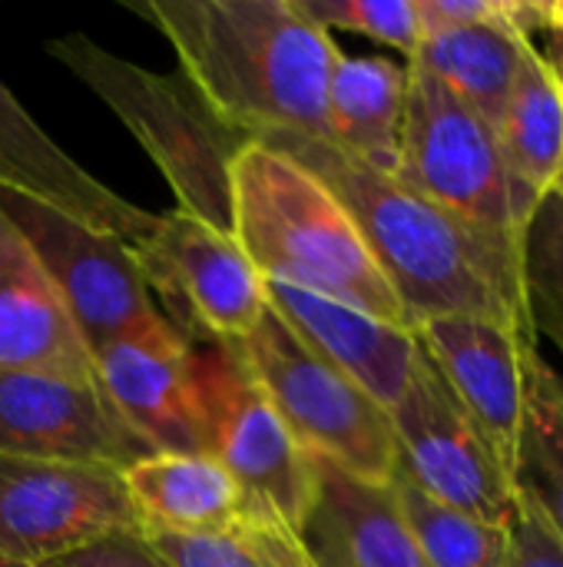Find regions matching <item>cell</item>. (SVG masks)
I'll return each mask as SVG.
<instances>
[{"instance_id": "cell-11", "label": "cell", "mask_w": 563, "mask_h": 567, "mask_svg": "<svg viewBox=\"0 0 563 567\" xmlns=\"http://www.w3.org/2000/svg\"><path fill=\"white\" fill-rule=\"evenodd\" d=\"M119 532H139L123 472L0 452V558L50 565Z\"/></svg>"}, {"instance_id": "cell-8", "label": "cell", "mask_w": 563, "mask_h": 567, "mask_svg": "<svg viewBox=\"0 0 563 567\" xmlns=\"http://www.w3.org/2000/svg\"><path fill=\"white\" fill-rule=\"evenodd\" d=\"M133 256L159 316L192 346H239L269 312L265 279L232 233L183 209L156 213Z\"/></svg>"}, {"instance_id": "cell-10", "label": "cell", "mask_w": 563, "mask_h": 567, "mask_svg": "<svg viewBox=\"0 0 563 567\" xmlns=\"http://www.w3.org/2000/svg\"><path fill=\"white\" fill-rule=\"evenodd\" d=\"M0 213L40 259L90 355L103 342L159 316L126 239L7 186H0Z\"/></svg>"}, {"instance_id": "cell-16", "label": "cell", "mask_w": 563, "mask_h": 567, "mask_svg": "<svg viewBox=\"0 0 563 567\" xmlns=\"http://www.w3.org/2000/svg\"><path fill=\"white\" fill-rule=\"evenodd\" d=\"M0 186L56 206L60 213L83 219L110 236L139 243L156 213H146L86 173L70 153H63L40 123L20 106V100L0 80Z\"/></svg>"}, {"instance_id": "cell-29", "label": "cell", "mask_w": 563, "mask_h": 567, "mask_svg": "<svg viewBox=\"0 0 563 567\" xmlns=\"http://www.w3.org/2000/svg\"><path fill=\"white\" fill-rule=\"evenodd\" d=\"M50 567H169L153 545L139 535V532H119V535H106L86 548H76Z\"/></svg>"}, {"instance_id": "cell-9", "label": "cell", "mask_w": 563, "mask_h": 567, "mask_svg": "<svg viewBox=\"0 0 563 567\" xmlns=\"http://www.w3.org/2000/svg\"><path fill=\"white\" fill-rule=\"evenodd\" d=\"M388 419L398 445L402 478L455 512L504 528L511 525L518 512L511 472L498 458L475 415L451 392L421 342L415 352L411 379L402 399L392 405Z\"/></svg>"}, {"instance_id": "cell-27", "label": "cell", "mask_w": 563, "mask_h": 567, "mask_svg": "<svg viewBox=\"0 0 563 567\" xmlns=\"http://www.w3.org/2000/svg\"><path fill=\"white\" fill-rule=\"evenodd\" d=\"M295 10L322 30H352L382 47L411 56L421 43L415 0H292Z\"/></svg>"}, {"instance_id": "cell-3", "label": "cell", "mask_w": 563, "mask_h": 567, "mask_svg": "<svg viewBox=\"0 0 563 567\" xmlns=\"http://www.w3.org/2000/svg\"><path fill=\"white\" fill-rule=\"evenodd\" d=\"M232 236L265 282L299 286L411 329L335 193L265 143L246 146L232 166Z\"/></svg>"}, {"instance_id": "cell-30", "label": "cell", "mask_w": 563, "mask_h": 567, "mask_svg": "<svg viewBox=\"0 0 563 567\" xmlns=\"http://www.w3.org/2000/svg\"><path fill=\"white\" fill-rule=\"evenodd\" d=\"M551 33H554V30H551ZM548 60H551V66H554V73H557V80H561V90H563V33H554ZM554 193H561L563 196V176H561V183H557V189H554Z\"/></svg>"}, {"instance_id": "cell-12", "label": "cell", "mask_w": 563, "mask_h": 567, "mask_svg": "<svg viewBox=\"0 0 563 567\" xmlns=\"http://www.w3.org/2000/svg\"><path fill=\"white\" fill-rule=\"evenodd\" d=\"M93 382L149 452L209 455L192 342L163 316L93 349Z\"/></svg>"}, {"instance_id": "cell-21", "label": "cell", "mask_w": 563, "mask_h": 567, "mask_svg": "<svg viewBox=\"0 0 563 567\" xmlns=\"http://www.w3.org/2000/svg\"><path fill=\"white\" fill-rule=\"evenodd\" d=\"M534 40L511 20L451 27L425 33L408 66L435 76L471 110H478L494 130L514 90L524 50Z\"/></svg>"}, {"instance_id": "cell-22", "label": "cell", "mask_w": 563, "mask_h": 567, "mask_svg": "<svg viewBox=\"0 0 563 567\" xmlns=\"http://www.w3.org/2000/svg\"><path fill=\"white\" fill-rule=\"evenodd\" d=\"M508 173L521 196L538 209L563 176V90L548 53L524 50L514 90L498 120Z\"/></svg>"}, {"instance_id": "cell-31", "label": "cell", "mask_w": 563, "mask_h": 567, "mask_svg": "<svg viewBox=\"0 0 563 567\" xmlns=\"http://www.w3.org/2000/svg\"><path fill=\"white\" fill-rule=\"evenodd\" d=\"M548 30L563 33V0H551L548 3Z\"/></svg>"}, {"instance_id": "cell-7", "label": "cell", "mask_w": 563, "mask_h": 567, "mask_svg": "<svg viewBox=\"0 0 563 567\" xmlns=\"http://www.w3.org/2000/svg\"><path fill=\"white\" fill-rule=\"evenodd\" d=\"M398 183L445 213L524 239L534 206L514 186L498 130L435 76L408 66V103L402 130Z\"/></svg>"}, {"instance_id": "cell-28", "label": "cell", "mask_w": 563, "mask_h": 567, "mask_svg": "<svg viewBox=\"0 0 563 567\" xmlns=\"http://www.w3.org/2000/svg\"><path fill=\"white\" fill-rule=\"evenodd\" d=\"M508 567H563L561 535L521 498L508 525Z\"/></svg>"}, {"instance_id": "cell-32", "label": "cell", "mask_w": 563, "mask_h": 567, "mask_svg": "<svg viewBox=\"0 0 563 567\" xmlns=\"http://www.w3.org/2000/svg\"><path fill=\"white\" fill-rule=\"evenodd\" d=\"M0 567H50V565H33V561H10V558H0Z\"/></svg>"}, {"instance_id": "cell-14", "label": "cell", "mask_w": 563, "mask_h": 567, "mask_svg": "<svg viewBox=\"0 0 563 567\" xmlns=\"http://www.w3.org/2000/svg\"><path fill=\"white\" fill-rule=\"evenodd\" d=\"M415 336L514 475L538 339L491 319H431Z\"/></svg>"}, {"instance_id": "cell-18", "label": "cell", "mask_w": 563, "mask_h": 567, "mask_svg": "<svg viewBox=\"0 0 563 567\" xmlns=\"http://www.w3.org/2000/svg\"><path fill=\"white\" fill-rule=\"evenodd\" d=\"M319 492L302 525L315 567H431L392 485H368L315 458Z\"/></svg>"}, {"instance_id": "cell-1", "label": "cell", "mask_w": 563, "mask_h": 567, "mask_svg": "<svg viewBox=\"0 0 563 567\" xmlns=\"http://www.w3.org/2000/svg\"><path fill=\"white\" fill-rule=\"evenodd\" d=\"M265 146L292 156L335 193L411 329L431 319H491L534 336L518 239L445 213L395 176L355 163L329 140L285 136Z\"/></svg>"}, {"instance_id": "cell-5", "label": "cell", "mask_w": 563, "mask_h": 567, "mask_svg": "<svg viewBox=\"0 0 563 567\" xmlns=\"http://www.w3.org/2000/svg\"><path fill=\"white\" fill-rule=\"evenodd\" d=\"M236 349L312 458L368 485L395 482L398 445L388 412L362 385L315 355L272 309Z\"/></svg>"}, {"instance_id": "cell-6", "label": "cell", "mask_w": 563, "mask_h": 567, "mask_svg": "<svg viewBox=\"0 0 563 567\" xmlns=\"http://www.w3.org/2000/svg\"><path fill=\"white\" fill-rule=\"evenodd\" d=\"M209 455L242 495L246 522L302 535L319 492V465L295 442L236 346H192Z\"/></svg>"}, {"instance_id": "cell-23", "label": "cell", "mask_w": 563, "mask_h": 567, "mask_svg": "<svg viewBox=\"0 0 563 567\" xmlns=\"http://www.w3.org/2000/svg\"><path fill=\"white\" fill-rule=\"evenodd\" d=\"M514 492L563 542V372L534 352L514 458Z\"/></svg>"}, {"instance_id": "cell-25", "label": "cell", "mask_w": 563, "mask_h": 567, "mask_svg": "<svg viewBox=\"0 0 563 567\" xmlns=\"http://www.w3.org/2000/svg\"><path fill=\"white\" fill-rule=\"evenodd\" d=\"M169 567H315L302 538L259 522L212 535H143Z\"/></svg>"}, {"instance_id": "cell-4", "label": "cell", "mask_w": 563, "mask_h": 567, "mask_svg": "<svg viewBox=\"0 0 563 567\" xmlns=\"http://www.w3.org/2000/svg\"><path fill=\"white\" fill-rule=\"evenodd\" d=\"M86 90H93L149 153L176 196V209L232 233V166L256 140L229 123L183 73L129 63L86 33L46 43Z\"/></svg>"}, {"instance_id": "cell-26", "label": "cell", "mask_w": 563, "mask_h": 567, "mask_svg": "<svg viewBox=\"0 0 563 567\" xmlns=\"http://www.w3.org/2000/svg\"><path fill=\"white\" fill-rule=\"evenodd\" d=\"M524 299L534 336H544L563 359V196L538 203L521 239Z\"/></svg>"}, {"instance_id": "cell-2", "label": "cell", "mask_w": 563, "mask_h": 567, "mask_svg": "<svg viewBox=\"0 0 563 567\" xmlns=\"http://www.w3.org/2000/svg\"><path fill=\"white\" fill-rule=\"evenodd\" d=\"M176 50L179 70L256 143L325 140L329 83L342 56L292 0H133Z\"/></svg>"}, {"instance_id": "cell-19", "label": "cell", "mask_w": 563, "mask_h": 567, "mask_svg": "<svg viewBox=\"0 0 563 567\" xmlns=\"http://www.w3.org/2000/svg\"><path fill=\"white\" fill-rule=\"evenodd\" d=\"M139 535H212L246 522L242 495L212 455L153 452L123 472Z\"/></svg>"}, {"instance_id": "cell-20", "label": "cell", "mask_w": 563, "mask_h": 567, "mask_svg": "<svg viewBox=\"0 0 563 567\" xmlns=\"http://www.w3.org/2000/svg\"><path fill=\"white\" fill-rule=\"evenodd\" d=\"M408 103V63L388 56H338L329 83V143L355 163L395 176Z\"/></svg>"}, {"instance_id": "cell-24", "label": "cell", "mask_w": 563, "mask_h": 567, "mask_svg": "<svg viewBox=\"0 0 563 567\" xmlns=\"http://www.w3.org/2000/svg\"><path fill=\"white\" fill-rule=\"evenodd\" d=\"M395 498L431 567H508V528L455 512L395 475Z\"/></svg>"}, {"instance_id": "cell-13", "label": "cell", "mask_w": 563, "mask_h": 567, "mask_svg": "<svg viewBox=\"0 0 563 567\" xmlns=\"http://www.w3.org/2000/svg\"><path fill=\"white\" fill-rule=\"evenodd\" d=\"M0 452L90 462L126 472L153 455L96 382L0 369Z\"/></svg>"}, {"instance_id": "cell-15", "label": "cell", "mask_w": 563, "mask_h": 567, "mask_svg": "<svg viewBox=\"0 0 563 567\" xmlns=\"http://www.w3.org/2000/svg\"><path fill=\"white\" fill-rule=\"evenodd\" d=\"M265 296L269 309L315 355H322L329 365L362 385L385 412H392L411 379L418 352L415 329L375 319L355 306L285 282H265Z\"/></svg>"}, {"instance_id": "cell-17", "label": "cell", "mask_w": 563, "mask_h": 567, "mask_svg": "<svg viewBox=\"0 0 563 567\" xmlns=\"http://www.w3.org/2000/svg\"><path fill=\"white\" fill-rule=\"evenodd\" d=\"M0 369L93 382V355L40 259L0 213Z\"/></svg>"}]
</instances>
